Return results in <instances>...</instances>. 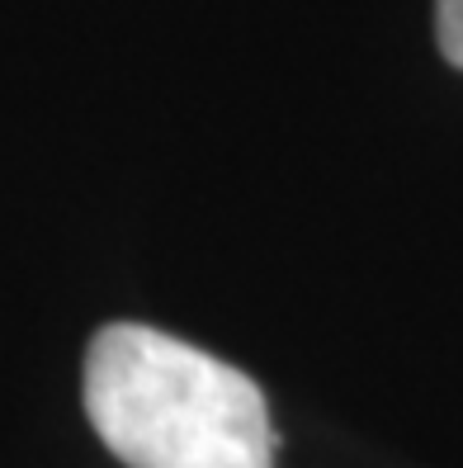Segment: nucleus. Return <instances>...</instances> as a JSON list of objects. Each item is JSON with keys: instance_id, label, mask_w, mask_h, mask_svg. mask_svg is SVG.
<instances>
[{"instance_id": "nucleus-1", "label": "nucleus", "mask_w": 463, "mask_h": 468, "mask_svg": "<svg viewBox=\"0 0 463 468\" xmlns=\"http://www.w3.org/2000/svg\"><path fill=\"white\" fill-rule=\"evenodd\" d=\"M86 411L128 468H275V426L256 383L138 322L90 341Z\"/></svg>"}, {"instance_id": "nucleus-2", "label": "nucleus", "mask_w": 463, "mask_h": 468, "mask_svg": "<svg viewBox=\"0 0 463 468\" xmlns=\"http://www.w3.org/2000/svg\"><path fill=\"white\" fill-rule=\"evenodd\" d=\"M435 34H440V52L463 71V0H440L435 5Z\"/></svg>"}]
</instances>
